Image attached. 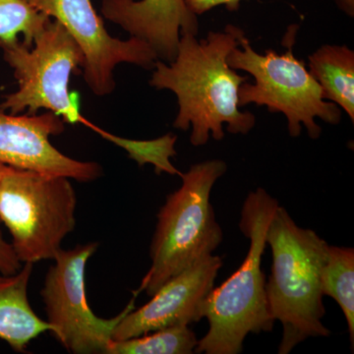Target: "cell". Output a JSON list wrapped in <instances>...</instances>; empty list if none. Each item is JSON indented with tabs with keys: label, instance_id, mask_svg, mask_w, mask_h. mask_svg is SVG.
<instances>
[{
	"label": "cell",
	"instance_id": "obj_8",
	"mask_svg": "<svg viewBox=\"0 0 354 354\" xmlns=\"http://www.w3.org/2000/svg\"><path fill=\"white\" fill-rule=\"evenodd\" d=\"M97 248V242H90L68 250L62 249L48 269L41 290L46 321L53 326L55 339L70 353L106 354L116 326L135 309L136 297L113 318H100L91 309L85 272Z\"/></svg>",
	"mask_w": 354,
	"mask_h": 354
},
{
	"label": "cell",
	"instance_id": "obj_7",
	"mask_svg": "<svg viewBox=\"0 0 354 354\" xmlns=\"http://www.w3.org/2000/svg\"><path fill=\"white\" fill-rule=\"evenodd\" d=\"M0 50L18 83V90L4 97L1 111L34 115L46 109L69 124L87 125L78 95L69 91L70 77L83 68L85 59L64 26L50 19L31 48L15 39L0 41Z\"/></svg>",
	"mask_w": 354,
	"mask_h": 354
},
{
	"label": "cell",
	"instance_id": "obj_22",
	"mask_svg": "<svg viewBox=\"0 0 354 354\" xmlns=\"http://www.w3.org/2000/svg\"><path fill=\"white\" fill-rule=\"evenodd\" d=\"M8 167H7V165L0 162V179H1V177L3 176V174H6L7 169H8Z\"/></svg>",
	"mask_w": 354,
	"mask_h": 354
},
{
	"label": "cell",
	"instance_id": "obj_12",
	"mask_svg": "<svg viewBox=\"0 0 354 354\" xmlns=\"http://www.w3.org/2000/svg\"><path fill=\"white\" fill-rule=\"evenodd\" d=\"M102 16L143 39L162 62H174L181 34L197 36L199 23L185 0H102Z\"/></svg>",
	"mask_w": 354,
	"mask_h": 354
},
{
	"label": "cell",
	"instance_id": "obj_17",
	"mask_svg": "<svg viewBox=\"0 0 354 354\" xmlns=\"http://www.w3.org/2000/svg\"><path fill=\"white\" fill-rule=\"evenodd\" d=\"M101 134L104 138L111 140L124 148L129 153V157L136 160L140 167L145 164H152L155 165L157 174L167 172L172 176H181V172L177 171L171 162V158L176 156V151L174 149L177 140L176 135L169 133L152 141H134L118 138L102 130Z\"/></svg>",
	"mask_w": 354,
	"mask_h": 354
},
{
	"label": "cell",
	"instance_id": "obj_9",
	"mask_svg": "<svg viewBox=\"0 0 354 354\" xmlns=\"http://www.w3.org/2000/svg\"><path fill=\"white\" fill-rule=\"evenodd\" d=\"M30 6L64 26L84 55L83 76L97 97L111 95L115 88L114 69L130 64L152 69L157 55L143 39L113 38L104 28L91 0H25Z\"/></svg>",
	"mask_w": 354,
	"mask_h": 354
},
{
	"label": "cell",
	"instance_id": "obj_2",
	"mask_svg": "<svg viewBox=\"0 0 354 354\" xmlns=\"http://www.w3.org/2000/svg\"><path fill=\"white\" fill-rule=\"evenodd\" d=\"M271 247V274L266 281L272 320L283 326L279 354H288L309 337H329L322 323V272L329 244L314 230L298 227L288 212L279 206L266 234Z\"/></svg>",
	"mask_w": 354,
	"mask_h": 354
},
{
	"label": "cell",
	"instance_id": "obj_19",
	"mask_svg": "<svg viewBox=\"0 0 354 354\" xmlns=\"http://www.w3.org/2000/svg\"><path fill=\"white\" fill-rule=\"evenodd\" d=\"M241 0H185L186 6L195 15H201L216 6H225L227 10L236 11Z\"/></svg>",
	"mask_w": 354,
	"mask_h": 354
},
{
	"label": "cell",
	"instance_id": "obj_15",
	"mask_svg": "<svg viewBox=\"0 0 354 354\" xmlns=\"http://www.w3.org/2000/svg\"><path fill=\"white\" fill-rule=\"evenodd\" d=\"M197 344V335L188 326H174L131 339L111 341L106 354H191Z\"/></svg>",
	"mask_w": 354,
	"mask_h": 354
},
{
	"label": "cell",
	"instance_id": "obj_6",
	"mask_svg": "<svg viewBox=\"0 0 354 354\" xmlns=\"http://www.w3.org/2000/svg\"><path fill=\"white\" fill-rule=\"evenodd\" d=\"M77 196L70 179L8 167L0 179V223L22 264L53 260L76 227Z\"/></svg>",
	"mask_w": 354,
	"mask_h": 354
},
{
	"label": "cell",
	"instance_id": "obj_20",
	"mask_svg": "<svg viewBox=\"0 0 354 354\" xmlns=\"http://www.w3.org/2000/svg\"><path fill=\"white\" fill-rule=\"evenodd\" d=\"M335 3L337 7L349 16V17H354V0H334Z\"/></svg>",
	"mask_w": 354,
	"mask_h": 354
},
{
	"label": "cell",
	"instance_id": "obj_21",
	"mask_svg": "<svg viewBox=\"0 0 354 354\" xmlns=\"http://www.w3.org/2000/svg\"><path fill=\"white\" fill-rule=\"evenodd\" d=\"M15 279V274H11V276H7L0 272V291L6 288L7 286L10 285L11 283Z\"/></svg>",
	"mask_w": 354,
	"mask_h": 354
},
{
	"label": "cell",
	"instance_id": "obj_11",
	"mask_svg": "<svg viewBox=\"0 0 354 354\" xmlns=\"http://www.w3.org/2000/svg\"><path fill=\"white\" fill-rule=\"evenodd\" d=\"M223 265L220 256L211 254L169 279L148 304L131 310L121 319L113 330V341L174 326H189L201 320L203 304Z\"/></svg>",
	"mask_w": 354,
	"mask_h": 354
},
{
	"label": "cell",
	"instance_id": "obj_18",
	"mask_svg": "<svg viewBox=\"0 0 354 354\" xmlns=\"http://www.w3.org/2000/svg\"><path fill=\"white\" fill-rule=\"evenodd\" d=\"M22 266V263L14 252L10 242L6 241L0 234V272L11 276L19 271Z\"/></svg>",
	"mask_w": 354,
	"mask_h": 354
},
{
	"label": "cell",
	"instance_id": "obj_16",
	"mask_svg": "<svg viewBox=\"0 0 354 354\" xmlns=\"http://www.w3.org/2000/svg\"><path fill=\"white\" fill-rule=\"evenodd\" d=\"M50 19L25 0H0V41H15L22 34V43L31 48Z\"/></svg>",
	"mask_w": 354,
	"mask_h": 354
},
{
	"label": "cell",
	"instance_id": "obj_13",
	"mask_svg": "<svg viewBox=\"0 0 354 354\" xmlns=\"http://www.w3.org/2000/svg\"><path fill=\"white\" fill-rule=\"evenodd\" d=\"M310 74L324 99L344 109L354 122V51L346 46L324 44L308 57Z\"/></svg>",
	"mask_w": 354,
	"mask_h": 354
},
{
	"label": "cell",
	"instance_id": "obj_4",
	"mask_svg": "<svg viewBox=\"0 0 354 354\" xmlns=\"http://www.w3.org/2000/svg\"><path fill=\"white\" fill-rule=\"evenodd\" d=\"M223 160L198 162L181 174L183 184L167 197L158 214L151 243V267L142 279L137 297L157 292L169 279L211 255L223 239L211 203V192L227 172Z\"/></svg>",
	"mask_w": 354,
	"mask_h": 354
},
{
	"label": "cell",
	"instance_id": "obj_14",
	"mask_svg": "<svg viewBox=\"0 0 354 354\" xmlns=\"http://www.w3.org/2000/svg\"><path fill=\"white\" fill-rule=\"evenodd\" d=\"M324 295L332 297L341 307L354 344V249L330 246L322 272Z\"/></svg>",
	"mask_w": 354,
	"mask_h": 354
},
{
	"label": "cell",
	"instance_id": "obj_10",
	"mask_svg": "<svg viewBox=\"0 0 354 354\" xmlns=\"http://www.w3.org/2000/svg\"><path fill=\"white\" fill-rule=\"evenodd\" d=\"M64 131V121L53 113L19 115L0 109V162L13 167L91 183L102 176L95 162H81L58 151L50 138Z\"/></svg>",
	"mask_w": 354,
	"mask_h": 354
},
{
	"label": "cell",
	"instance_id": "obj_3",
	"mask_svg": "<svg viewBox=\"0 0 354 354\" xmlns=\"http://www.w3.org/2000/svg\"><path fill=\"white\" fill-rule=\"evenodd\" d=\"M279 202L263 188L250 192L242 207L239 228L250 241L239 269L209 291L203 304L209 330L198 341L195 353L239 354L249 334L272 332V320L261 268L268 227Z\"/></svg>",
	"mask_w": 354,
	"mask_h": 354
},
{
	"label": "cell",
	"instance_id": "obj_1",
	"mask_svg": "<svg viewBox=\"0 0 354 354\" xmlns=\"http://www.w3.org/2000/svg\"><path fill=\"white\" fill-rule=\"evenodd\" d=\"M243 35L234 25L209 32L204 39L181 34L174 62H156L150 85L176 94L179 109L174 127L183 131L192 128L193 146L206 145L211 136L216 141L225 138L223 124L232 134L245 135L255 127V115L242 113L239 106V88L248 78L227 60Z\"/></svg>",
	"mask_w": 354,
	"mask_h": 354
},
{
	"label": "cell",
	"instance_id": "obj_5",
	"mask_svg": "<svg viewBox=\"0 0 354 354\" xmlns=\"http://www.w3.org/2000/svg\"><path fill=\"white\" fill-rule=\"evenodd\" d=\"M297 27L286 32L283 55L268 50L265 55L256 53L245 35L227 57V64L234 70H242L253 77L254 84L244 82L239 88V106L255 104L267 106L272 113H283L288 120L291 137L299 136L302 127L311 139L321 136L316 118L330 124H339L342 109L324 99L322 88L310 74L304 62L293 55Z\"/></svg>",
	"mask_w": 354,
	"mask_h": 354
}]
</instances>
